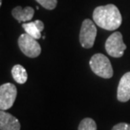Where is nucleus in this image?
<instances>
[{"label": "nucleus", "instance_id": "obj_9", "mask_svg": "<svg viewBox=\"0 0 130 130\" xmlns=\"http://www.w3.org/2000/svg\"><path fill=\"white\" fill-rule=\"evenodd\" d=\"M33 8L28 6L22 9L20 6L15 7L12 9V15L18 22H26L30 21L34 16Z\"/></svg>", "mask_w": 130, "mask_h": 130}, {"label": "nucleus", "instance_id": "obj_2", "mask_svg": "<svg viewBox=\"0 0 130 130\" xmlns=\"http://www.w3.org/2000/svg\"><path fill=\"white\" fill-rule=\"evenodd\" d=\"M90 69L94 74L104 79H110L113 75V69L107 57L101 53H96L90 60Z\"/></svg>", "mask_w": 130, "mask_h": 130}, {"label": "nucleus", "instance_id": "obj_15", "mask_svg": "<svg viewBox=\"0 0 130 130\" xmlns=\"http://www.w3.org/2000/svg\"><path fill=\"white\" fill-rule=\"evenodd\" d=\"M35 22L36 23V25H37L38 29L40 30L41 31H42V30H44V24H43V22L41 21V20H35Z\"/></svg>", "mask_w": 130, "mask_h": 130}, {"label": "nucleus", "instance_id": "obj_11", "mask_svg": "<svg viewBox=\"0 0 130 130\" xmlns=\"http://www.w3.org/2000/svg\"><path fill=\"white\" fill-rule=\"evenodd\" d=\"M23 29L25 30V32L29 34L30 36H31L36 40L40 39L41 37V31L38 29L36 23L35 21L29 22V23H24L22 25Z\"/></svg>", "mask_w": 130, "mask_h": 130}, {"label": "nucleus", "instance_id": "obj_12", "mask_svg": "<svg viewBox=\"0 0 130 130\" xmlns=\"http://www.w3.org/2000/svg\"><path fill=\"white\" fill-rule=\"evenodd\" d=\"M97 126L92 118H86L80 122L78 130H96Z\"/></svg>", "mask_w": 130, "mask_h": 130}, {"label": "nucleus", "instance_id": "obj_1", "mask_svg": "<svg viewBox=\"0 0 130 130\" xmlns=\"http://www.w3.org/2000/svg\"><path fill=\"white\" fill-rule=\"evenodd\" d=\"M93 20L99 27L106 30H117L123 21L120 11L114 4L96 7L93 11Z\"/></svg>", "mask_w": 130, "mask_h": 130}, {"label": "nucleus", "instance_id": "obj_4", "mask_svg": "<svg viewBox=\"0 0 130 130\" xmlns=\"http://www.w3.org/2000/svg\"><path fill=\"white\" fill-rule=\"evenodd\" d=\"M97 34L96 26L90 19H85L82 22L79 31V42L84 48H91L94 46Z\"/></svg>", "mask_w": 130, "mask_h": 130}, {"label": "nucleus", "instance_id": "obj_7", "mask_svg": "<svg viewBox=\"0 0 130 130\" xmlns=\"http://www.w3.org/2000/svg\"><path fill=\"white\" fill-rule=\"evenodd\" d=\"M118 100L121 102H126L130 99V72L123 75L118 86Z\"/></svg>", "mask_w": 130, "mask_h": 130}, {"label": "nucleus", "instance_id": "obj_6", "mask_svg": "<svg viewBox=\"0 0 130 130\" xmlns=\"http://www.w3.org/2000/svg\"><path fill=\"white\" fill-rule=\"evenodd\" d=\"M17 96V88L12 83H6L0 86V109L8 110L14 105Z\"/></svg>", "mask_w": 130, "mask_h": 130}, {"label": "nucleus", "instance_id": "obj_16", "mask_svg": "<svg viewBox=\"0 0 130 130\" xmlns=\"http://www.w3.org/2000/svg\"><path fill=\"white\" fill-rule=\"evenodd\" d=\"M0 5H2V0H0Z\"/></svg>", "mask_w": 130, "mask_h": 130}, {"label": "nucleus", "instance_id": "obj_10", "mask_svg": "<svg viewBox=\"0 0 130 130\" xmlns=\"http://www.w3.org/2000/svg\"><path fill=\"white\" fill-rule=\"evenodd\" d=\"M12 76L18 84H25L27 81L28 74L25 69L20 64L14 65L11 70Z\"/></svg>", "mask_w": 130, "mask_h": 130}, {"label": "nucleus", "instance_id": "obj_14", "mask_svg": "<svg viewBox=\"0 0 130 130\" xmlns=\"http://www.w3.org/2000/svg\"><path fill=\"white\" fill-rule=\"evenodd\" d=\"M111 130H130V124L127 123H121L116 124Z\"/></svg>", "mask_w": 130, "mask_h": 130}, {"label": "nucleus", "instance_id": "obj_8", "mask_svg": "<svg viewBox=\"0 0 130 130\" xmlns=\"http://www.w3.org/2000/svg\"><path fill=\"white\" fill-rule=\"evenodd\" d=\"M0 130H20V123L15 117L1 110Z\"/></svg>", "mask_w": 130, "mask_h": 130}, {"label": "nucleus", "instance_id": "obj_3", "mask_svg": "<svg viewBox=\"0 0 130 130\" xmlns=\"http://www.w3.org/2000/svg\"><path fill=\"white\" fill-rule=\"evenodd\" d=\"M18 45L20 51L29 58H37L41 53V46L36 39L27 33H24L20 36L18 39Z\"/></svg>", "mask_w": 130, "mask_h": 130}, {"label": "nucleus", "instance_id": "obj_13", "mask_svg": "<svg viewBox=\"0 0 130 130\" xmlns=\"http://www.w3.org/2000/svg\"><path fill=\"white\" fill-rule=\"evenodd\" d=\"M36 1L43 8L49 10L54 9L58 4V0H36Z\"/></svg>", "mask_w": 130, "mask_h": 130}, {"label": "nucleus", "instance_id": "obj_5", "mask_svg": "<svg viewBox=\"0 0 130 130\" xmlns=\"http://www.w3.org/2000/svg\"><path fill=\"white\" fill-rule=\"evenodd\" d=\"M105 48L110 56L113 58H121L127 48L123 41V35L119 31L111 34L106 41Z\"/></svg>", "mask_w": 130, "mask_h": 130}]
</instances>
